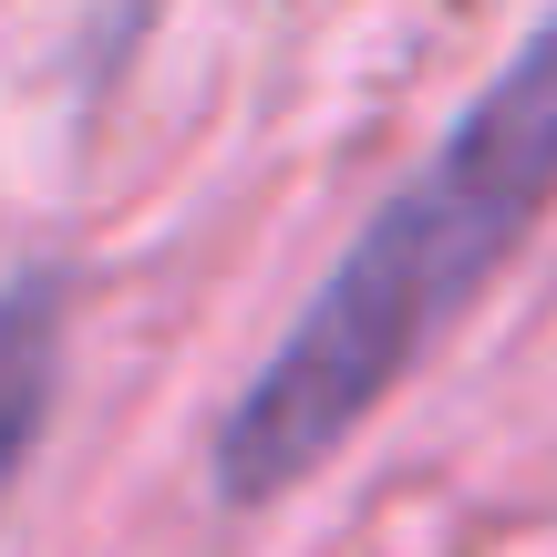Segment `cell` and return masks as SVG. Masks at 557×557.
<instances>
[{"label":"cell","mask_w":557,"mask_h":557,"mask_svg":"<svg viewBox=\"0 0 557 557\" xmlns=\"http://www.w3.org/2000/svg\"><path fill=\"white\" fill-rule=\"evenodd\" d=\"M547 207H557V11L434 135V156L361 218V238L320 269L278 351L218 413L207 485L227 517L299 496L496 289V269L547 227Z\"/></svg>","instance_id":"obj_1"},{"label":"cell","mask_w":557,"mask_h":557,"mask_svg":"<svg viewBox=\"0 0 557 557\" xmlns=\"http://www.w3.org/2000/svg\"><path fill=\"white\" fill-rule=\"evenodd\" d=\"M62 361H73V278L62 269L0 278V506L62 413Z\"/></svg>","instance_id":"obj_2"}]
</instances>
